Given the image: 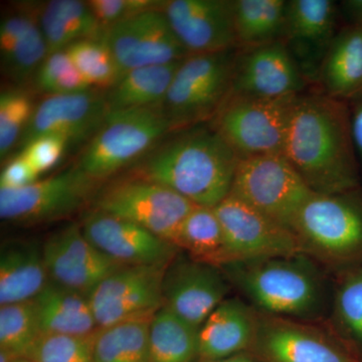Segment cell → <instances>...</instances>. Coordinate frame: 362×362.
Listing matches in <instances>:
<instances>
[{"label":"cell","mask_w":362,"mask_h":362,"mask_svg":"<svg viewBox=\"0 0 362 362\" xmlns=\"http://www.w3.org/2000/svg\"><path fill=\"white\" fill-rule=\"evenodd\" d=\"M283 156L314 194H341L359 188L349 103L320 90L300 95Z\"/></svg>","instance_id":"1"},{"label":"cell","mask_w":362,"mask_h":362,"mask_svg":"<svg viewBox=\"0 0 362 362\" xmlns=\"http://www.w3.org/2000/svg\"><path fill=\"white\" fill-rule=\"evenodd\" d=\"M240 160L211 123L197 124L152 152L134 176L170 188L195 206L216 207L230 195Z\"/></svg>","instance_id":"2"},{"label":"cell","mask_w":362,"mask_h":362,"mask_svg":"<svg viewBox=\"0 0 362 362\" xmlns=\"http://www.w3.org/2000/svg\"><path fill=\"white\" fill-rule=\"evenodd\" d=\"M221 269L259 313L314 323L329 316L327 279L306 255L233 261Z\"/></svg>","instance_id":"3"},{"label":"cell","mask_w":362,"mask_h":362,"mask_svg":"<svg viewBox=\"0 0 362 362\" xmlns=\"http://www.w3.org/2000/svg\"><path fill=\"white\" fill-rule=\"evenodd\" d=\"M16 359H18V357L14 354L6 351V350L0 349V362H14Z\"/></svg>","instance_id":"45"},{"label":"cell","mask_w":362,"mask_h":362,"mask_svg":"<svg viewBox=\"0 0 362 362\" xmlns=\"http://www.w3.org/2000/svg\"><path fill=\"white\" fill-rule=\"evenodd\" d=\"M66 148H69L68 144L62 138L42 136L25 145L21 153L28 159L40 175L56 166Z\"/></svg>","instance_id":"40"},{"label":"cell","mask_w":362,"mask_h":362,"mask_svg":"<svg viewBox=\"0 0 362 362\" xmlns=\"http://www.w3.org/2000/svg\"><path fill=\"white\" fill-rule=\"evenodd\" d=\"M33 107L28 94L18 89L2 90L0 94V157L1 160L20 144L32 118Z\"/></svg>","instance_id":"36"},{"label":"cell","mask_w":362,"mask_h":362,"mask_svg":"<svg viewBox=\"0 0 362 362\" xmlns=\"http://www.w3.org/2000/svg\"><path fill=\"white\" fill-rule=\"evenodd\" d=\"M35 78L37 87L49 96L78 94L92 89L66 51L49 54Z\"/></svg>","instance_id":"37"},{"label":"cell","mask_w":362,"mask_h":362,"mask_svg":"<svg viewBox=\"0 0 362 362\" xmlns=\"http://www.w3.org/2000/svg\"><path fill=\"white\" fill-rule=\"evenodd\" d=\"M230 288L221 268L180 252L164 274L163 306L199 330Z\"/></svg>","instance_id":"14"},{"label":"cell","mask_w":362,"mask_h":362,"mask_svg":"<svg viewBox=\"0 0 362 362\" xmlns=\"http://www.w3.org/2000/svg\"><path fill=\"white\" fill-rule=\"evenodd\" d=\"M86 238L121 266H168L181 251L142 226L93 209L82 225Z\"/></svg>","instance_id":"19"},{"label":"cell","mask_w":362,"mask_h":362,"mask_svg":"<svg viewBox=\"0 0 362 362\" xmlns=\"http://www.w3.org/2000/svg\"><path fill=\"white\" fill-rule=\"evenodd\" d=\"M350 123L357 158L359 165H362V96L354 100V106L350 108Z\"/></svg>","instance_id":"42"},{"label":"cell","mask_w":362,"mask_h":362,"mask_svg":"<svg viewBox=\"0 0 362 362\" xmlns=\"http://www.w3.org/2000/svg\"><path fill=\"white\" fill-rule=\"evenodd\" d=\"M297 96L261 99L228 96L211 121L240 159L283 156Z\"/></svg>","instance_id":"7"},{"label":"cell","mask_w":362,"mask_h":362,"mask_svg":"<svg viewBox=\"0 0 362 362\" xmlns=\"http://www.w3.org/2000/svg\"><path fill=\"white\" fill-rule=\"evenodd\" d=\"M104 39L121 76L134 69L175 63L189 56L161 8L136 14L109 26Z\"/></svg>","instance_id":"13"},{"label":"cell","mask_w":362,"mask_h":362,"mask_svg":"<svg viewBox=\"0 0 362 362\" xmlns=\"http://www.w3.org/2000/svg\"><path fill=\"white\" fill-rule=\"evenodd\" d=\"M39 21L49 54L65 51L78 40L102 39L107 30L87 2L78 0L47 2L40 8Z\"/></svg>","instance_id":"27"},{"label":"cell","mask_w":362,"mask_h":362,"mask_svg":"<svg viewBox=\"0 0 362 362\" xmlns=\"http://www.w3.org/2000/svg\"><path fill=\"white\" fill-rule=\"evenodd\" d=\"M175 130L163 107L110 110L78 165L100 181L130 165Z\"/></svg>","instance_id":"5"},{"label":"cell","mask_w":362,"mask_h":362,"mask_svg":"<svg viewBox=\"0 0 362 362\" xmlns=\"http://www.w3.org/2000/svg\"><path fill=\"white\" fill-rule=\"evenodd\" d=\"M149 321H130L97 331L94 362H150Z\"/></svg>","instance_id":"33"},{"label":"cell","mask_w":362,"mask_h":362,"mask_svg":"<svg viewBox=\"0 0 362 362\" xmlns=\"http://www.w3.org/2000/svg\"><path fill=\"white\" fill-rule=\"evenodd\" d=\"M249 354L257 362H361L334 334L318 323L257 312Z\"/></svg>","instance_id":"10"},{"label":"cell","mask_w":362,"mask_h":362,"mask_svg":"<svg viewBox=\"0 0 362 362\" xmlns=\"http://www.w3.org/2000/svg\"><path fill=\"white\" fill-rule=\"evenodd\" d=\"M65 51L90 86L110 89L121 78L120 69L104 37L78 40Z\"/></svg>","instance_id":"35"},{"label":"cell","mask_w":362,"mask_h":362,"mask_svg":"<svg viewBox=\"0 0 362 362\" xmlns=\"http://www.w3.org/2000/svg\"><path fill=\"white\" fill-rule=\"evenodd\" d=\"M96 183L77 165L21 189L0 188V216L21 225L68 218L93 199Z\"/></svg>","instance_id":"11"},{"label":"cell","mask_w":362,"mask_h":362,"mask_svg":"<svg viewBox=\"0 0 362 362\" xmlns=\"http://www.w3.org/2000/svg\"><path fill=\"white\" fill-rule=\"evenodd\" d=\"M49 281L88 295L121 265L105 256L86 238L82 226L70 225L52 235L42 246Z\"/></svg>","instance_id":"20"},{"label":"cell","mask_w":362,"mask_h":362,"mask_svg":"<svg viewBox=\"0 0 362 362\" xmlns=\"http://www.w3.org/2000/svg\"><path fill=\"white\" fill-rule=\"evenodd\" d=\"M175 246L195 261L218 268L230 262L214 207L195 206L180 226Z\"/></svg>","instance_id":"31"},{"label":"cell","mask_w":362,"mask_h":362,"mask_svg":"<svg viewBox=\"0 0 362 362\" xmlns=\"http://www.w3.org/2000/svg\"><path fill=\"white\" fill-rule=\"evenodd\" d=\"M194 206L175 190L138 176L112 183L94 202L96 211L142 226L173 245Z\"/></svg>","instance_id":"9"},{"label":"cell","mask_w":362,"mask_h":362,"mask_svg":"<svg viewBox=\"0 0 362 362\" xmlns=\"http://www.w3.org/2000/svg\"><path fill=\"white\" fill-rule=\"evenodd\" d=\"M35 300L42 334L93 337L99 330L86 295L49 281Z\"/></svg>","instance_id":"26"},{"label":"cell","mask_w":362,"mask_h":362,"mask_svg":"<svg viewBox=\"0 0 362 362\" xmlns=\"http://www.w3.org/2000/svg\"><path fill=\"white\" fill-rule=\"evenodd\" d=\"M161 11L188 54L238 49L233 0H171Z\"/></svg>","instance_id":"21"},{"label":"cell","mask_w":362,"mask_h":362,"mask_svg":"<svg viewBox=\"0 0 362 362\" xmlns=\"http://www.w3.org/2000/svg\"><path fill=\"white\" fill-rule=\"evenodd\" d=\"M339 9L331 0H288L282 42L309 85L319 73L340 28Z\"/></svg>","instance_id":"16"},{"label":"cell","mask_w":362,"mask_h":362,"mask_svg":"<svg viewBox=\"0 0 362 362\" xmlns=\"http://www.w3.org/2000/svg\"><path fill=\"white\" fill-rule=\"evenodd\" d=\"M211 362H257L255 361L254 357L251 356V354H237V356H233L230 357H228V358L221 359V361H211Z\"/></svg>","instance_id":"44"},{"label":"cell","mask_w":362,"mask_h":362,"mask_svg":"<svg viewBox=\"0 0 362 362\" xmlns=\"http://www.w3.org/2000/svg\"><path fill=\"white\" fill-rule=\"evenodd\" d=\"M237 52L189 54L182 59L163 104L175 129L213 120L230 96Z\"/></svg>","instance_id":"6"},{"label":"cell","mask_w":362,"mask_h":362,"mask_svg":"<svg viewBox=\"0 0 362 362\" xmlns=\"http://www.w3.org/2000/svg\"><path fill=\"white\" fill-rule=\"evenodd\" d=\"M14 362H35L32 359L28 358V357H21V358L16 359Z\"/></svg>","instance_id":"46"},{"label":"cell","mask_w":362,"mask_h":362,"mask_svg":"<svg viewBox=\"0 0 362 362\" xmlns=\"http://www.w3.org/2000/svg\"><path fill=\"white\" fill-rule=\"evenodd\" d=\"M39 175L23 154L11 159L0 175L1 189L16 190L28 187L37 180Z\"/></svg>","instance_id":"41"},{"label":"cell","mask_w":362,"mask_h":362,"mask_svg":"<svg viewBox=\"0 0 362 362\" xmlns=\"http://www.w3.org/2000/svg\"><path fill=\"white\" fill-rule=\"evenodd\" d=\"M308 86L282 40L238 49L230 96L277 99L303 94Z\"/></svg>","instance_id":"18"},{"label":"cell","mask_w":362,"mask_h":362,"mask_svg":"<svg viewBox=\"0 0 362 362\" xmlns=\"http://www.w3.org/2000/svg\"><path fill=\"white\" fill-rule=\"evenodd\" d=\"M316 85L326 96L346 103L362 96V26L340 28Z\"/></svg>","instance_id":"24"},{"label":"cell","mask_w":362,"mask_h":362,"mask_svg":"<svg viewBox=\"0 0 362 362\" xmlns=\"http://www.w3.org/2000/svg\"><path fill=\"white\" fill-rule=\"evenodd\" d=\"M340 18L347 26H362V0H344L338 4Z\"/></svg>","instance_id":"43"},{"label":"cell","mask_w":362,"mask_h":362,"mask_svg":"<svg viewBox=\"0 0 362 362\" xmlns=\"http://www.w3.org/2000/svg\"><path fill=\"white\" fill-rule=\"evenodd\" d=\"M181 62L143 66L124 74L106 95L109 109L125 110L163 107Z\"/></svg>","instance_id":"28"},{"label":"cell","mask_w":362,"mask_h":362,"mask_svg":"<svg viewBox=\"0 0 362 362\" xmlns=\"http://www.w3.org/2000/svg\"><path fill=\"white\" fill-rule=\"evenodd\" d=\"M168 266H123L88 295L98 328L149 321L163 307L162 283Z\"/></svg>","instance_id":"12"},{"label":"cell","mask_w":362,"mask_h":362,"mask_svg":"<svg viewBox=\"0 0 362 362\" xmlns=\"http://www.w3.org/2000/svg\"><path fill=\"white\" fill-rule=\"evenodd\" d=\"M257 311L240 298H226L199 330V362L249 354L257 328Z\"/></svg>","instance_id":"22"},{"label":"cell","mask_w":362,"mask_h":362,"mask_svg":"<svg viewBox=\"0 0 362 362\" xmlns=\"http://www.w3.org/2000/svg\"><path fill=\"white\" fill-rule=\"evenodd\" d=\"M214 211L230 262L302 254L289 230L232 195L214 207Z\"/></svg>","instance_id":"15"},{"label":"cell","mask_w":362,"mask_h":362,"mask_svg":"<svg viewBox=\"0 0 362 362\" xmlns=\"http://www.w3.org/2000/svg\"><path fill=\"white\" fill-rule=\"evenodd\" d=\"M150 362H199V329L165 307L150 319Z\"/></svg>","instance_id":"30"},{"label":"cell","mask_w":362,"mask_h":362,"mask_svg":"<svg viewBox=\"0 0 362 362\" xmlns=\"http://www.w3.org/2000/svg\"><path fill=\"white\" fill-rule=\"evenodd\" d=\"M302 254L317 263L343 266L362 259V194L359 188L311 195L292 226Z\"/></svg>","instance_id":"4"},{"label":"cell","mask_w":362,"mask_h":362,"mask_svg":"<svg viewBox=\"0 0 362 362\" xmlns=\"http://www.w3.org/2000/svg\"><path fill=\"white\" fill-rule=\"evenodd\" d=\"M109 112L106 95L92 89L78 94L47 96L35 107L20 142L21 148L42 136L62 138L69 147L89 143Z\"/></svg>","instance_id":"17"},{"label":"cell","mask_w":362,"mask_h":362,"mask_svg":"<svg viewBox=\"0 0 362 362\" xmlns=\"http://www.w3.org/2000/svg\"><path fill=\"white\" fill-rule=\"evenodd\" d=\"M313 194L284 156H262L240 159L230 195L292 233Z\"/></svg>","instance_id":"8"},{"label":"cell","mask_w":362,"mask_h":362,"mask_svg":"<svg viewBox=\"0 0 362 362\" xmlns=\"http://www.w3.org/2000/svg\"><path fill=\"white\" fill-rule=\"evenodd\" d=\"M164 1L156 0H90L88 6L105 28L136 14L161 8Z\"/></svg>","instance_id":"39"},{"label":"cell","mask_w":362,"mask_h":362,"mask_svg":"<svg viewBox=\"0 0 362 362\" xmlns=\"http://www.w3.org/2000/svg\"><path fill=\"white\" fill-rule=\"evenodd\" d=\"M49 56L39 18L30 13L6 16L0 23L2 70L14 82L35 77Z\"/></svg>","instance_id":"23"},{"label":"cell","mask_w":362,"mask_h":362,"mask_svg":"<svg viewBox=\"0 0 362 362\" xmlns=\"http://www.w3.org/2000/svg\"><path fill=\"white\" fill-rule=\"evenodd\" d=\"M42 334L35 300L0 307V349L26 357Z\"/></svg>","instance_id":"34"},{"label":"cell","mask_w":362,"mask_h":362,"mask_svg":"<svg viewBox=\"0 0 362 362\" xmlns=\"http://www.w3.org/2000/svg\"><path fill=\"white\" fill-rule=\"evenodd\" d=\"M93 337L44 333L26 357L35 362H94Z\"/></svg>","instance_id":"38"},{"label":"cell","mask_w":362,"mask_h":362,"mask_svg":"<svg viewBox=\"0 0 362 362\" xmlns=\"http://www.w3.org/2000/svg\"><path fill=\"white\" fill-rule=\"evenodd\" d=\"M286 0H233L238 49H250L282 40Z\"/></svg>","instance_id":"29"},{"label":"cell","mask_w":362,"mask_h":362,"mask_svg":"<svg viewBox=\"0 0 362 362\" xmlns=\"http://www.w3.org/2000/svg\"><path fill=\"white\" fill-rule=\"evenodd\" d=\"M49 282L42 247L32 242H13L2 247L0 256L1 306L35 300Z\"/></svg>","instance_id":"25"},{"label":"cell","mask_w":362,"mask_h":362,"mask_svg":"<svg viewBox=\"0 0 362 362\" xmlns=\"http://www.w3.org/2000/svg\"><path fill=\"white\" fill-rule=\"evenodd\" d=\"M329 315L334 334L356 356L362 352V266L343 274L338 281Z\"/></svg>","instance_id":"32"}]
</instances>
